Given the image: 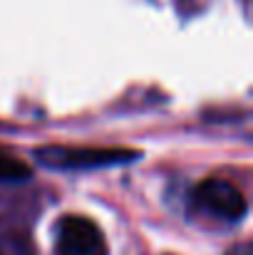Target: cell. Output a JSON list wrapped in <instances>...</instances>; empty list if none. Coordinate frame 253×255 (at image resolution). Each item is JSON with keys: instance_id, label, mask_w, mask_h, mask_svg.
Instances as JSON below:
<instances>
[{"instance_id": "6da1fadb", "label": "cell", "mask_w": 253, "mask_h": 255, "mask_svg": "<svg viewBox=\"0 0 253 255\" xmlns=\"http://www.w3.org/2000/svg\"><path fill=\"white\" fill-rule=\"evenodd\" d=\"M37 161L50 169H84V166H109L127 164L137 159V151L127 149H65V146H45L37 149Z\"/></svg>"}, {"instance_id": "7a4b0ae2", "label": "cell", "mask_w": 253, "mask_h": 255, "mask_svg": "<svg viewBox=\"0 0 253 255\" xmlns=\"http://www.w3.org/2000/svg\"><path fill=\"white\" fill-rule=\"evenodd\" d=\"M57 255H107V241L99 228L82 216H67L57 226Z\"/></svg>"}, {"instance_id": "3957f363", "label": "cell", "mask_w": 253, "mask_h": 255, "mask_svg": "<svg viewBox=\"0 0 253 255\" xmlns=\"http://www.w3.org/2000/svg\"><path fill=\"white\" fill-rule=\"evenodd\" d=\"M196 201L206 211H211L214 216L226 218V221H239L249 211V203H246L244 193L234 183H229L224 178H206V181H201L196 186Z\"/></svg>"}, {"instance_id": "277c9868", "label": "cell", "mask_w": 253, "mask_h": 255, "mask_svg": "<svg viewBox=\"0 0 253 255\" xmlns=\"http://www.w3.org/2000/svg\"><path fill=\"white\" fill-rule=\"evenodd\" d=\"M30 176H32V169L22 159L0 149V181L2 183H20V181H27Z\"/></svg>"}, {"instance_id": "5b68a950", "label": "cell", "mask_w": 253, "mask_h": 255, "mask_svg": "<svg viewBox=\"0 0 253 255\" xmlns=\"http://www.w3.org/2000/svg\"><path fill=\"white\" fill-rule=\"evenodd\" d=\"M0 255H37V251L27 233L7 231L0 236Z\"/></svg>"}, {"instance_id": "8992f818", "label": "cell", "mask_w": 253, "mask_h": 255, "mask_svg": "<svg viewBox=\"0 0 253 255\" xmlns=\"http://www.w3.org/2000/svg\"><path fill=\"white\" fill-rule=\"evenodd\" d=\"M226 255H253V253H251V246H249V243H241V246L231 248Z\"/></svg>"}]
</instances>
